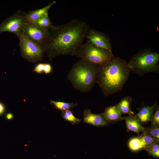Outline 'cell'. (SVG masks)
I'll return each instance as SVG.
<instances>
[{"label":"cell","instance_id":"obj_1","mask_svg":"<svg viewBox=\"0 0 159 159\" xmlns=\"http://www.w3.org/2000/svg\"><path fill=\"white\" fill-rule=\"evenodd\" d=\"M89 29L86 22L77 19L55 26L49 31L41 47L49 60L59 55L77 57Z\"/></svg>","mask_w":159,"mask_h":159},{"label":"cell","instance_id":"obj_2","mask_svg":"<svg viewBox=\"0 0 159 159\" xmlns=\"http://www.w3.org/2000/svg\"><path fill=\"white\" fill-rule=\"evenodd\" d=\"M130 71L125 60L115 56L99 66L96 81L105 96L120 91L127 81Z\"/></svg>","mask_w":159,"mask_h":159},{"label":"cell","instance_id":"obj_3","mask_svg":"<svg viewBox=\"0 0 159 159\" xmlns=\"http://www.w3.org/2000/svg\"><path fill=\"white\" fill-rule=\"evenodd\" d=\"M98 73L99 66L80 59L72 66L67 78L75 89L86 92L93 88Z\"/></svg>","mask_w":159,"mask_h":159},{"label":"cell","instance_id":"obj_4","mask_svg":"<svg viewBox=\"0 0 159 159\" xmlns=\"http://www.w3.org/2000/svg\"><path fill=\"white\" fill-rule=\"evenodd\" d=\"M159 54L148 49L140 51L127 62L130 71L142 75L150 72H158Z\"/></svg>","mask_w":159,"mask_h":159},{"label":"cell","instance_id":"obj_5","mask_svg":"<svg viewBox=\"0 0 159 159\" xmlns=\"http://www.w3.org/2000/svg\"><path fill=\"white\" fill-rule=\"evenodd\" d=\"M114 57L112 52L97 47L88 40L82 45L77 56L82 60L98 66Z\"/></svg>","mask_w":159,"mask_h":159},{"label":"cell","instance_id":"obj_6","mask_svg":"<svg viewBox=\"0 0 159 159\" xmlns=\"http://www.w3.org/2000/svg\"><path fill=\"white\" fill-rule=\"evenodd\" d=\"M19 38L21 53L24 59L33 63L42 60L44 54L40 46L23 35Z\"/></svg>","mask_w":159,"mask_h":159},{"label":"cell","instance_id":"obj_7","mask_svg":"<svg viewBox=\"0 0 159 159\" xmlns=\"http://www.w3.org/2000/svg\"><path fill=\"white\" fill-rule=\"evenodd\" d=\"M27 13L19 10L5 19L0 24V33L8 32L14 34L19 38L22 35V29L26 20Z\"/></svg>","mask_w":159,"mask_h":159},{"label":"cell","instance_id":"obj_8","mask_svg":"<svg viewBox=\"0 0 159 159\" xmlns=\"http://www.w3.org/2000/svg\"><path fill=\"white\" fill-rule=\"evenodd\" d=\"M49 31L41 28L26 19L22 26V35L41 46Z\"/></svg>","mask_w":159,"mask_h":159},{"label":"cell","instance_id":"obj_9","mask_svg":"<svg viewBox=\"0 0 159 159\" xmlns=\"http://www.w3.org/2000/svg\"><path fill=\"white\" fill-rule=\"evenodd\" d=\"M86 39L97 47L112 52L110 39L105 34L95 30L90 29L86 35Z\"/></svg>","mask_w":159,"mask_h":159},{"label":"cell","instance_id":"obj_10","mask_svg":"<svg viewBox=\"0 0 159 159\" xmlns=\"http://www.w3.org/2000/svg\"><path fill=\"white\" fill-rule=\"evenodd\" d=\"M83 120L85 122L97 127L106 126L109 124L105 119L102 113L94 114L89 109L84 111Z\"/></svg>","mask_w":159,"mask_h":159},{"label":"cell","instance_id":"obj_11","mask_svg":"<svg viewBox=\"0 0 159 159\" xmlns=\"http://www.w3.org/2000/svg\"><path fill=\"white\" fill-rule=\"evenodd\" d=\"M156 102L152 106H147L138 108V112L135 116L142 124L146 123L150 121L155 112Z\"/></svg>","mask_w":159,"mask_h":159},{"label":"cell","instance_id":"obj_12","mask_svg":"<svg viewBox=\"0 0 159 159\" xmlns=\"http://www.w3.org/2000/svg\"><path fill=\"white\" fill-rule=\"evenodd\" d=\"M102 114L105 119L108 123H115L123 120L122 115L116 105L106 107Z\"/></svg>","mask_w":159,"mask_h":159},{"label":"cell","instance_id":"obj_13","mask_svg":"<svg viewBox=\"0 0 159 159\" xmlns=\"http://www.w3.org/2000/svg\"><path fill=\"white\" fill-rule=\"evenodd\" d=\"M56 2L55 1H53L43 8L29 11L26 16V20L32 22L37 20L48 14L49 9Z\"/></svg>","mask_w":159,"mask_h":159},{"label":"cell","instance_id":"obj_14","mask_svg":"<svg viewBox=\"0 0 159 159\" xmlns=\"http://www.w3.org/2000/svg\"><path fill=\"white\" fill-rule=\"evenodd\" d=\"M122 117L123 120L125 121L128 131H132L138 134L141 132H144V127L137 119L135 114L131 116H125Z\"/></svg>","mask_w":159,"mask_h":159},{"label":"cell","instance_id":"obj_15","mask_svg":"<svg viewBox=\"0 0 159 159\" xmlns=\"http://www.w3.org/2000/svg\"><path fill=\"white\" fill-rule=\"evenodd\" d=\"M132 99L129 96L122 98L116 105L122 115L127 114L129 116L134 115V113L131 110L130 104Z\"/></svg>","mask_w":159,"mask_h":159},{"label":"cell","instance_id":"obj_16","mask_svg":"<svg viewBox=\"0 0 159 159\" xmlns=\"http://www.w3.org/2000/svg\"><path fill=\"white\" fill-rule=\"evenodd\" d=\"M32 23L40 28L46 30H49L53 28L55 26L51 22L48 14Z\"/></svg>","mask_w":159,"mask_h":159},{"label":"cell","instance_id":"obj_17","mask_svg":"<svg viewBox=\"0 0 159 159\" xmlns=\"http://www.w3.org/2000/svg\"><path fill=\"white\" fill-rule=\"evenodd\" d=\"M128 146L130 149L133 151L145 148V144L139 136L131 139L129 142Z\"/></svg>","mask_w":159,"mask_h":159},{"label":"cell","instance_id":"obj_18","mask_svg":"<svg viewBox=\"0 0 159 159\" xmlns=\"http://www.w3.org/2000/svg\"><path fill=\"white\" fill-rule=\"evenodd\" d=\"M50 103L55 108L62 111L70 110L75 107L77 105V103L73 102H66L53 100H51Z\"/></svg>","mask_w":159,"mask_h":159},{"label":"cell","instance_id":"obj_19","mask_svg":"<svg viewBox=\"0 0 159 159\" xmlns=\"http://www.w3.org/2000/svg\"><path fill=\"white\" fill-rule=\"evenodd\" d=\"M62 115L65 120L71 122L72 125L79 123L81 120L76 117L70 110L62 111Z\"/></svg>","mask_w":159,"mask_h":159},{"label":"cell","instance_id":"obj_20","mask_svg":"<svg viewBox=\"0 0 159 159\" xmlns=\"http://www.w3.org/2000/svg\"><path fill=\"white\" fill-rule=\"evenodd\" d=\"M145 145V150L148 147L154 144L158 143L159 141L150 135L144 132L138 135Z\"/></svg>","mask_w":159,"mask_h":159},{"label":"cell","instance_id":"obj_21","mask_svg":"<svg viewBox=\"0 0 159 159\" xmlns=\"http://www.w3.org/2000/svg\"><path fill=\"white\" fill-rule=\"evenodd\" d=\"M144 131L155 139L159 141V126H154L151 125L150 127H144Z\"/></svg>","mask_w":159,"mask_h":159},{"label":"cell","instance_id":"obj_22","mask_svg":"<svg viewBox=\"0 0 159 159\" xmlns=\"http://www.w3.org/2000/svg\"><path fill=\"white\" fill-rule=\"evenodd\" d=\"M145 150L150 155L156 157H159V145L158 143L150 145L146 148Z\"/></svg>","mask_w":159,"mask_h":159},{"label":"cell","instance_id":"obj_23","mask_svg":"<svg viewBox=\"0 0 159 159\" xmlns=\"http://www.w3.org/2000/svg\"><path fill=\"white\" fill-rule=\"evenodd\" d=\"M155 111L150 121L151 122L152 125L154 126H159V106L156 105Z\"/></svg>","mask_w":159,"mask_h":159},{"label":"cell","instance_id":"obj_24","mask_svg":"<svg viewBox=\"0 0 159 159\" xmlns=\"http://www.w3.org/2000/svg\"><path fill=\"white\" fill-rule=\"evenodd\" d=\"M44 66V63H38L34 67L33 71L37 74L42 73L43 72Z\"/></svg>","mask_w":159,"mask_h":159},{"label":"cell","instance_id":"obj_25","mask_svg":"<svg viewBox=\"0 0 159 159\" xmlns=\"http://www.w3.org/2000/svg\"><path fill=\"white\" fill-rule=\"evenodd\" d=\"M52 65L48 63L44 64L43 72L46 74L50 73L52 71Z\"/></svg>","mask_w":159,"mask_h":159},{"label":"cell","instance_id":"obj_26","mask_svg":"<svg viewBox=\"0 0 159 159\" xmlns=\"http://www.w3.org/2000/svg\"><path fill=\"white\" fill-rule=\"evenodd\" d=\"M5 110L6 108L4 105L3 103L0 102V116L4 114Z\"/></svg>","mask_w":159,"mask_h":159},{"label":"cell","instance_id":"obj_27","mask_svg":"<svg viewBox=\"0 0 159 159\" xmlns=\"http://www.w3.org/2000/svg\"><path fill=\"white\" fill-rule=\"evenodd\" d=\"M13 114L11 112H8L5 115L6 119L9 120H12L13 118Z\"/></svg>","mask_w":159,"mask_h":159}]
</instances>
